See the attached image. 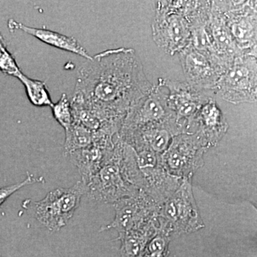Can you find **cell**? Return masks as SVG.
I'll use <instances>...</instances> for the list:
<instances>
[{"label": "cell", "instance_id": "1", "mask_svg": "<svg viewBox=\"0 0 257 257\" xmlns=\"http://www.w3.org/2000/svg\"><path fill=\"white\" fill-rule=\"evenodd\" d=\"M153 86L134 49H111L81 65L71 101L89 109L100 131L118 135L128 110Z\"/></svg>", "mask_w": 257, "mask_h": 257}, {"label": "cell", "instance_id": "2", "mask_svg": "<svg viewBox=\"0 0 257 257\" xmlns=\"http://www.w3.org/2000/svg\"><path fill=\"white\" fill-rule=\"evenodd\" d=\"M131 150V147L117 138L114 149L87 185L93 197L106 202H115L126 196L137 195V188L134 187L128 173Z\"/></svg>", "mask_w": 257, "mask_h": 257}, {"label": "cell", "instance_id": "3", "mask_svg": "<svg viewBox=\"0 0 257 257\" xmlns=\"http://www.w3.org/2000/svg\"><path fill=\"white\" fill-rule=\"evenodd\" d=\"M186 1L155 2L152 35L155 44L171 56L179 54L190 41V25L185 15Z\"/></svg>", "mask_w": 257, "mask_h": 257}, {"label": "cell", "instance_id": "4", "mask_svg": "<svg viewBox=\"0 0 257 257\" xmlns=\"http://www.w3.org/2000/svg\"><path fill=\"white\" fill-rule=\"evenodd\" d=\"M256 53L241 54L221 74L214 91L234 104L255 103L257 97Z\"/></svg>", "mask_w": 257, "mask_h": 257}, {"label": "cell", "instance_id": "5", "mask_svg": "<svg viewBox=\"0 0 257 257\" xmlns=\"http://www.w3.org/2000/svg\"><path fill=\"white\" fill-rule=\"evenodd\" d=\"M172 122L179 121L175 113L167 105V93L160 84H154L150 92L128 110L120 130L119 138L149 126Z\"/></svg>", "mask_w": 257, "mask_h": 257}, {"label": "cell", "instance_id": "6", "mask_svg": "<svg viewBox=\"0 0 257 257\" xmlns=\"http://www.w3.org/2000/svg\"><path fill=\"white\" fill-rule=\"evenodd\" d=\"M236 46L256 53V1H214Z\"/></svg>", "mask_w": 257, "mask_h": 257}, {"label": "cell", "instance_id": "7", "mask_svg": "<svg viewBox=\"0 0 257 257\" xmlns=\"http://www.w3.org/2000/svg\"><path fill=\"white\" fill-rule=\"evenodd\" d=\"M85 185L78 182L72 188L57 189L36 203L37 219L51 231H58L68 222L78 207Z\"/></svg>", "mask_w": 257, "mask_h": 257}, {"label": "cell", "instance_id": "8", "mask_svg": "<svg viewBox=\"0 0 257 257\" xmlns=\"http://www.w3.org/2000/svg\"><path fill=\"white\" fill-rule=\"evenodd\" d=\"M207 149L194 134H180L172 139L168 149L161 156L162 166L172 175H190L202 165Z\"/></svg>", "mask_w": 257, "mask_h": 257}, {"label": "cell", "instance_id": "9", "mask_svg": "<svg viewBox=\"0 0 257 257\" xmlns=\"http://www.w3.org/2000/svg\"><path fill=\"white\" fill-rule=\"evenodd\" d=\"M190 184L184 182L180 188L165 203L162 216L164 226L169 231L187 233L202 228L203 224L193 198Z\"/></svg>", "mask_w": 257, "mask_h": 257}, {"label": "cell", "instance_id": "10", "mask_svg": "<svg viewBox=\"0 0 257 257\" xmlns=\"http://www.w3.org/2000/svg\"><path fill=\"white\" fill-rule=\"evenodd\" d=\"M187 82L197 90H214L224 67L211 56L198 51L189 43L179 53Z\"/></svg>", "mask_w": 257, "mask_h": 257}, {"label": "cell", "instance_id": "11", "mask_svg": "<svg viewBox=\"0 0 257 257\" xmlns=\"http://www.w3.org/2000/svg\"><path fill=\"white\" fill-rule=\"evenodd\" d=\"M159 84L167 88V105L175 113L177 121L187 126L193 116L209 99V96L192 87L187 82L159 79Z\"/></svg>", "mask_w": 257, "mask_h": 257}, {"label": "cell", "instance_id": "12", "mask_svg": "<svg viewBox=\"0 0 257 257\" xmlns=\"http://www.w3.org/2000/svg\"><path fill=\"white\" fill-rule=\"evenodd\" d=\"M227 130L226 118L215 99L211 96L187 126V133L197 135L207 148L215 146Z\"/></svg>", "mask_w": 257, "mask_h": 257}, {"label": "cell", "instance_id": "13", "mask_svg": "<svg viewBox=\"0 0 257 257\" xmlns=\"http://www.w3.org/2000/svg\"><path fill=\"white\" fill-rule=\"evenodd\" d=\"M155 207L145 195H136L121 199L116 205V217L109 228H114L119 234L128 232L143 227L151 221Z\"/></svg>", "mask_w": 257, "mask_h": 257}, {"label": "cell", "instance_id": "14", "mask_svg": "<svg viewBox=\"0 0 257 257\" xmlns=\"http://www.w3.org/2000/svg\"><path fill=\"white\" fill-rule=\"evenodd\" d=\"M8 26L11 31L21 30L51 47L81 56L86 59V60H90L92 58V56L88 54L85 48L83 47L73 37L66 36L59 32L52 31L46 28L28 27L14 20H10Z\"/></svg>", "mask_w": 257, "mask_h": 257}, {"label": "cell", "instance_id": "15", "mask_svg": "<svg viewBox=\"0 0 257 257\" xmlns=\"http://www.w3.org/2000/svg\"><path fill=\"white\" fill-rule=\"evenodd\" d=\"M111 150L106 151L92 145L87 148L69 154L71 160L78 167L84 185L87 186L91 179L97 173L106 155Z\"/></svg>", "mask_w": 257, "mask_h": 257}, {"label": "cell", "instance_id": "16", "mask_svg": "<svg viewBox=\"0 0 257 257\" xmlns=\"http://www.w3.org/2000/svg\"><path fill=\"white\" fill-rule=\"evenodd\" d=\"M25 88L29 100L34 106L38 107L51 106L52 101L46 83L42 81L30 78L22 73L18 78Z\"/></svg>", "mask_w": 257, "mask_h": 257}, {"label": "cell", "instance_id": "17", "mask_svg": "<svg viewBox=\"0 0 257 257\" xmlns=\"http://www.w3.org/2000/svg\"><path fill=\"white\" fill-rule=\"evenodd\" d=\"M92 145V132L79 123L74 122L70 127L65 130L64 150L68 155Z\"/></svg>", "mask_w": 257, "mask_h": 257}, {"label": "cell", "instance_id": "18", "mask_svg": "<svg viewBox=\"0 0 257 257\" xmlns=\"http://www.w3.org/2000/svg\"><path fill=\"white\" fill-rule=\"evenodd\" d=\"M50 107L52 108L53 117L64 130H67L74 124L73 111L70 99L67 94L63 93L60 100L55 104H52Z\"/></svg>", "mask_w": 257, "mask_h": 257}, {"label": "cell", "instance_id": "19", "mask_svg": "<svg viewBox=\"0 0 257 257\" xmlns=\"http://www.w3.org/2000/svg\"><path fill=\"white\" fill-rule=\"evenodd\" d=\"M0 71L7 75L18 78L21 75V69L19 67L13 55L7 48L6 42L0 34Z\"/></svg>", "mask_w": 257, "mask_h": 257}, {"label": "cell", "instance_id": "20", "mask_svg": "<svg viewBox=\"0 0 257 257\" xmlns=\"http://www.w3.org/2000/svg\"><path fill=\"white\" fill-rule=\"evenodd\" d=\"M38 182V179L33 178L32 176H29L27 179L24 182L20 184H14V185L9 186V187H4V188L0 189V205L9 197L11 194L18 191V189H21L24 186L28 185Z\"/></svg>", "mask_w": 257, "mask_h": 257}]
</instances>
